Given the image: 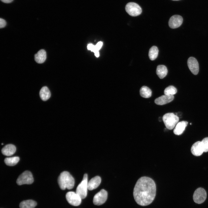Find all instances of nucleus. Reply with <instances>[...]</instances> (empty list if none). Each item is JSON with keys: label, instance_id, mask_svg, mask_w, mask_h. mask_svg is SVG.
<instances>
[{"label": "nucleus", "instance_id": "4be33fe9", "mask_svg": "<svg viewBox=\"0 0 208 208\" xmlns=\"http://www.w3.org/2000/svg\"><path fill=\"white\" fill-rule=\"evenodd\" d=\"M158 52L159 50L157 47L154 46L151 47L148 53L149 59L151 60H155L158 56Z\"/></svg>", "mask_w": 208, "mask_h": 208}, {"label": "nucleus", "instance_id": "6ab92c4d", "mask_svg": "<svg viewBox=\"0 0 208 208\" xmlns=\"http://www.w3.org/2000/svg\"><path fill=\"white\" fill-rule=\"evenodd\" d=\"M39 94L41 99L44 101L48 100L51 95L50 91L46 86L43 87L41 88Z\"/></svg>", "mask_w": 208, "mask_h": 208}, {"label": "nucleus", "instance_id": "7c9ffc66", "mask_svg": "<svg viewBox=\"0 0 208 208\" xmlns=\"http://www.w3.org/2000/svg\"><path fill=\"white\" fill-rule=\"evenodd\" d=\"M174 0V1H177V0Z\"/></svg>", "mask_w": 208, "mask_h": 208}, {"label": "nucleus", "instance_id": "6e6552de", "mask_svg": "<svg viewBox=\"0 0 208 208\" xmlns=\"http://www.w3.org/2000/svg\"><path fill=\"white\" fill-rule=\"evenodd\" d=\"M206 197L207 193L205 190L202 188L200 187L195 191L193 195V199L196 203L201 204L205 200Z\"/></svg>", "mask_w": 208, "mask_h": 208}, {"label": "nucleus", "instance_id": "aec40b11", "mask_svg": "<svg viewBox=\"0 0 208 208\" xmlns=\"http://www.w3.org/2000/svg\"><path fill=\"white\" fill-rule=\"evenodd\" d=\"M36 202L33 200L23 201L20 204V208H34L36 205Z\"/></svg>", "mask_w": 208, "mask_h": 208}, {"label": "nucleus", "instance_id": "cd10ccee", "mask_svg": "<svg viewBox=\"0 0 208 208\" xmlns=\"http://www.w3.org/2000/svg\"><path fill=\"white\" fill-rule=\"evenodd\" d=\"M102 44L103 43L102 42H98L96 45L95 46L96 49V50L99 51V50L101 47Z\"/></svg>", "mask_w": 208, "mask_h": 208}, {"label": "nucleus", "instance_id": "39448f33", "mask_svg": "<svg viewBox=\"0 0 208 208\" xmlns=\"http://www.w3.org/2000/svg\"><path fill=\"white\" fill-rule=\"evenodd\" d=\"M125 9L127 12L132 16H138L142 12L141 7L134 2H130L127 3L125 6Z\"/></svg>", "mask_w": 208, "mask_h": 208}, {"label": "nucleus", "instance_id": "f257e3e1", "mask_svg": "<svg viewBox=\"0 0 208 208\" xmlns=\"http://www.w3.org/2000/svg\"><path fill=\"white\" fill-rule=\"evenodd\" d=\"M156 192V186L154 181L149 177H143L137 181L133 189V195L138 204L145 206L152 202Z\"/></svg>", "mask_w": 208, "mask_h": 208}, {"label": "nucleus", "instance_id": "ddd939ff", "mask_svg": "<svg viewBox=\"0 0 208 208\" xmlns=\"http://www.w3.org/2000/svg\"><path fill=\"white\" fill-rule=\"evenodd\" d=\"M173 95H164L156 99L155 103L157 105H163L172 101L174 99Z\"/></svg>", "mask_w": 208, "mask_h": 208}, {"label": "nucleus", "instance_id": "2eb2a0df", "mask_svg": "<svg viewBox=\"0 0 208 208\" xmlns=\"http://www.w3.org/2000/svg\"><path fill=\"white\" fill-rule=\"evenodd\" d=\"M188 122L186 121H182L178 122L173 130L174 133L177 135L181 134L187 126Z\"/></svg>", "mask_w": 208, "mask_h": 208}, {"label": "nucleus", "instance_id": "a211bd4d", "mask_svg": "<svg viewBox=\"0 0 208 208\" xmlns=\"http://www.w3.org/2000/svg\"><path fill=\"white\" fill-rule=\"evenodd\" d=\"M156 74L161 79L165 77L168 73V70L166 66L161 65H158L157 68Z\"/></svg>", "mask_w": 208, "mask_h": 208}, {"label": "nucleus", "instance_id": "4468645a", "mask_svg": "<svg viewBox=\"0 0 208 208\" xmlns=\"http://www.w3.org/2000/svg\"><path fill=\"white\" fill-rule=\"evenodd\" d=\"M101 182V179L99 176L92 178L88 182V189L92 190L96 188L100 185Z\"/></svg>", "mask_w": 208, "mask_h": 208}, {"label": "nucleus", "instance_id": "dca6fc26", "mask_svg": "<svg viewBox=\"0 0 208 208\" xmlns=\"http://www.w3.org/2000/svg\"><path fill=\"white\" fill-rule=\"evenodd\" d=\"M16 151V147L12 144H8L4 146L1 150L2 153L6 156H10L14 154Z\"/></svg>", "mask_w": 208, "mask_h": 208}, {"label": "nucleus", "instance_id": "b1692460", "mask_svg": "<svg viewBox=\"0 0 208 208\" xmlns=\"http://www.w3.org/2000/svg\"><path fill=\"white\" fill-rule=\"evenodd\" d=\"M177 92V89L175 87L172 86H170L165 89L164 93L165 95H173L176 94Z\"/></svg>", "mask_w": 208, "mask_h": 208}, {"label": "nucleus", "instance_id": "7ed1b4c3", "mask_svg": "<svg viewBox=\"0 0 208 208\" xmlns=\"http://www.w3.org/2000/svg\"><path fill=\"white\" fill-rule=\"evenodd\" d=\"M162 120L166 128L169 130H172L178 123L179 119L174 113H168L163 116Z\"/></svg>", "mask_w": 208, "mask_h": 208}, {"label": "nucleus", "instance_id": "2f4dec72", "mask_svg": "<svg viewBox=\"0 0 208 208\" xmlns=\"http://www.w3.org/2000/svg\"><path fill=\"white\" fill-rule=\"evenodd\" d=\"M191 124H192L191 123H190V125H191Z\"/></svg>", "mask_w": 208, "mask_h": 208}, {"label": "nucleus", "instance_id": "c756f323", "mask_svg": "<svg viewBox=\"0 0 208 208\" xmlns=\"http://www.w3.org/2000/svg\"><path fill=\"white\" fill-rule=\"evenodd\" d=\"M95 55L97 57L99 56V52L98 50H96L94 52Z\"/></svg>", "mask_w": 208, "mask_h": 208}, {"label": "nucleus", "instance_id": "423d86ee", "mask_svg": "<svg viewBox=\"0 0 208 208\" xmlns=\"http://www.w3.org/2000/svg\"><path fill=\"white\" fill-rule=\"evenodd\" d=\"M34 181V179L31 172L28 171L23 172L18 177L16 183L19 185L24 184H30Z\"/></svg>", "mask_w": 208, "mask_h": 208}, {"label": "nucleus", "instance_id": "9b49d317", "mask_svg": "<svg viewBox=\"0 0 208 208\" xmlns=\"http://www.w3.org/2000/svg\"><path fill=\"white\" fill-rule=\"evenodd\" d=\"M187 64L191 72L194 75H197L199 72V67L196 59L193 57H190L188 59Z\"/></svg>", "mask_w": 208, "mask_h": 208}, {"label": "nucleus", "instance_id": "0eeeda50", "mask_svg": "<svg viewBox=\"0 0 208 208\" xmlns=\"http://www.w3.org/2000/svg\"><path fill=\"white\" fill-rule=\"evenodd\" d=\"M66 199L70 205L74 206L79 205L81 202V198L76 192H69L66 195Z\"/></svg>", "mask_w": 208, "mask_h": 208}, {"label": "nucleus", "instance_id": "20e7f679", "mask_svg": "<svg viewBox=\"0 0 208 208\" xmlns=\"http://www.w3.org/2000/svg\"><path fill=\"white\" fill-rule=\"evenodd\" d=\"M88 183V175L86 174H85L82 181L77 186L76 191V193L82 199L85 198L87 195Z\"/></svg>", "mask_w": 208, "mask_h": 208}, {"label": "nucleus", "instance_id": "412c9836", "mask_svg": "<svg viewBox=\"0 0 208 208\" xmlns=\"http://www.w3.org/2000/svg\"><path fill=\"white\" fill-rule=\"evenodd\" d=\"M140 96L144 98L150 97L152 95V91L148 87L144 86L140 88Z\"/></svg>", "mask_w": 208, "mask_h": 208}, {"label": "nucleus", "instance_id": "c85d7f7f", "mask_svg": "<svg viewBox=\"0 0 208 208\" xmlns=\"http://www.w3.org/2000/svg\"><path fill=\"white\" fill-rule=\"evenodd\" d=\"M3 2L6 3H9L12 2L13 0H1Z\"/></svg>", "mask_w": 208, "mask_h": 208}, {"label": "nucleus", "instance_id": "bb28decb", "mask_svg": "<svg viewBox=\"0 0 208 208\" xmlns=\"http://www.w3.org/2000/svg\"><path fill=\"white\" fill-rule=\"evenodd\" d=\"M87 47L88 50H90L94 52L96 50L95 49V46L91 44H88Z\"/></svg>", "mask_w": 208, "mask_h": 208}, {"label": "nucleus", "instance_id": "1a4fd4ad", "mask_svg": "<svg viewBox=\"0 0 208 208\" xmlns=\"http://www.w3.org/2000/svg\"><path fill=\"white\" fill-rule=\"evenodd\" d=\"M107 197V193L105 190H101L94 196L93 203L94 205H102L106 201Z\"/></svg>", "mask_w": 208, "mask_h": 208}, {"label": "nucleus", "instance_id": "9d476101", "mask_svg": "<svg viewBox=\"0 0 208 208\" xmlns=\"http://www.w3.org/2000/svg\"><path fill=\"white\" fill-rule=\"evenodd\" d=\"M183 18L181 16L175 15L172 16L168 21V25L172 29H175L179 27L182 24Z\"/></svg>", "mask_w": 208, "mask_h": 208}, {"label": "nucleus", "instance_id": "f3484780", "mask_svg": "<svg viewBox=\"0 0 208 208\" xmlns=\"http://www.w3.org/2000/svg\"><path fill=\"white\" fill-rule=\"evenodd\" d=\"M47 57L46 53L44 49L39 50L34 55V59L36 62L39 64L44 63Z\"/></svg>", "mask_w": 208, "mask_h": 208}, {"label": "nucleus", "instance_id": "5701e85b", "mask_svg": "<svg viewBox=\"0 0 208 208\" xmlns=\"http://www.w3.org/2000/svg\"><path fill=\"white\" fill-rule=\"evenodd\" d=\"M19 160V158L18 157H7L5 159L4 162L6 165L12 166L16 165Z\"/></svg>", "mask_w": 208, "mask_h": 208}, {"label": "nucleus", "instance_id": "393cba45", "mask_svg": "<svg viewBox=\"0 0 208 208\" xmlns=\"http://www.w3.org/2000/svg\"><path fill=\"white\" fill-rule=\"evenodd\" d=\"M205 152H208V137L204 138L201 141Z\"/></svg>", "mask_w": 208, "mask_h": 208}, {"label": "nucleus", "instance_id": "f03ea898", "mask_svg": "<svg viewBox=\"0 0 208 208\" xmlns=\"http://www.w3.org/2000/svg\"><path fill=\"white\" fill-rule=\"evenodd\" d=\"M58 183L62 190L66 188L70 190L74 185L75 180L73 177L67 171H64L61 173L58 179Z\"/></svg>", "mask_w": 208, "mask_h": 208}, {"label": "nucleus", "instance_id": "f8f14e48", "mask_svg": "<svg viewBox=\"0 0 208 208\" xmlns=\"http://www.w3.org/2000/svg\"><path fill=\"white\" fill-rule=\"evenodd\" d=\"M191 150L194 155L196 156L201 155L204 152L201 141H198L192 145Z\"/></svg>", "mask_w": 208, "mask_h": 208}, {"label": "nucleus", "instance_id": "a878e982", "mask_svg": "<svg viewBox=\"0 0 208 208\" xmlns=\"http://www.w3.org/2000/svg\"><path fill=\"white\" fill-rule=\"evenodd\" d=\"M6 23L5 20L3 18H0V28H1L4 27L6 25Z\"/></svg>", "mask_w": 208, "mask_h": 208}]
</instances>
